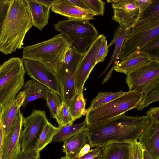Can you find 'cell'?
<instances>
[{
  "mask_svg": "<svg viewBox=\"0 0 159 159\" xmlns=\"http://www.w3.org/2000/svg\"><path fill=\"white\" fill-rule=\"evenodd\" d=\"M146 115H120L102 124L87 126L85 129L91 147H103L110 143L137 140L150 121Z\"/></svg>",
  "mask_w": 159,
  "mask_h": 159,
  "instance_id": "6da1fadb",
  "label": "cell"
},
{
  "mask_svg": "<svg viewBox=\"0 0 159 159\" xmlns=\"http://www.w3.org/2000/svg\"><path fill=\"white\" fill-rule=\"evenodd\" d=\"M33 26L26 0H10L0 39V51L8 54L21 49L25 35Z\"/></svg>",
  "mask_w": 159,
  "mask_h": 159,
  "instance_id": "7a4b0ae2",
  "label": "cell"
},
{
  "mask_svg": "<svg viewBox=\"0 0 159 159\" xmlns=\"http://www.w3.org/2000/svg\"><path fill=\"white\" fill-rule=\"evenodd\" d=\"M71 47L70 39L60 33L47 40L24 47L22 58L38 62L55 73Z\"/></svg>",
  "mask_w": 159,
  "mask_h": 159,
  "instance_id": "3957f363",
  "label": "cell"
},
{
  "mask_svg": "<svg viewBox=\"0 0 159 159\" xmlns=\"http://www.w3.org/2000/svg\"><path fill=\"white\" fill-rule=\"evenodd\" d=\"M143 95L141 91L129 90L106 104L92 109L86 110L85 120L87 126L102 124L137 108Z\"/></svg>",
  "mask_w": 159,
  "mask_h": 159,
  "instance_id": "277c9868",
  "label": "cell"
},
{
  "mask_svg": "<svg viewBox=\"0 0 159 159\" xmlns=\"http://www.w3.org/2000/svg\"><path fill=\"white\" fill-rule=\"evenodd\" d=\"M25 73L22 59L18 57L0 65V107L15 98L22 88Z\"/></svg>",
  "mask_w": 159,
  "mask_h": 159,
  "instance_id": "5b68a950",
  "label": "cell"
},
{
  "mask_svg": "<svg viewBox=\"0 0 159 159\" xmlns=\"http://www.w3.org/2000/svg\"><path fill=\"white\" fill-rule=\"evenodd\" d=\"M84 55L73 47L67 51L64 61L58 66L55 73L59 82L62 102L67 103L76 93L75 78L77 70Z\"/></svg>",
  "mask_w": 159,
  "mask_h": 159,
  "instance_id": "8992f818",
  "label": "cell"
},
{
  "mask_svg": "<svg viewBox=\"0 0 159 159\" xmlns=\"http://www.w3.org/2000/svg\"><path fill=\"white\" fill-rule=\"evenodd\" d=\"M129 90L139 91L146 95L159 87V61L152 60L126 74Z\"/></svg>",
  "mask_w": 159,
  "mask_h": 159,
  "instance_id": "52a82bcc",
  "label": "cell"
},
{
  "mask_svg": "<svg viewBox=\"0 0 159 159\" xmlns=\"http://www.w3.org/2000/svg\"><path fill=\"white\" fill-rule=\"evenodd\" d=\"M159 36V20L135 25L124 41L119 60L130 53L140 50L148 43Z\"/></svg>",
  "mask_w": 159,
  "mask_h": 159,
  "instance_id": "ba28073f",
  "label": "cell"
},
{
  "mask_svg": "<svg viewBox=\"0 0 159 159\" xmlns=\"http://www.w3.org/2000/svg\"><path fill=\"white\" fill-rule=\"evenodd\" d=\"M48 121L44 111L35 110L23 118L20 137L21 151L35 148V144L47 122Z\"/></svg>",
  "mask_w": 159,
  "mask_h": 159,
  "instance_id": "9c48e42d",
  "label": "cell"
},
{
  "mask_svg": "<svg viewBox=\"0 0 159 159\" xmlns=\"http://www.w3.org/2000/svg\"><path fill=\"white\" fill-rule=\"evenodd\" d=\"M53 26L57 31L64 34L72 42L95 39L98 35L94 26L88 20L68 19L60 21Z\"/></svg>",
  "mask_w": 159,
  "mask_h": 159,
  "instance_id": "30bf717a",
  "label": "cell"
},
{
  "mask_svg": "<svg viewBox=\"0 0 159 159\" xmlns=\"http://www.w3.org/2000/svg\"><path fill=\"white\" fill-rule=\"evenodd\" d=\"M103 34L98 35L83 56L77 70L75 78L76 92L82 95L84 84L96 65L95 58Z\"/></svg>",
  "mask_w": 159,
  "mask_h": 159,
  "instance_id": "8fae6325",
  "label": "cell"
},
{
  "mask_svg": "<svg viewBox=\"0 0 159 159\" xmlns=\"http://www.w3.org/2000/svg\"><path fill=\"white\" fill-rule=\"evenodd\" d=\"M113 9L112 19L119 26L131 29L136 24L140 16L139 8L134 0H107Z\"/></svg>",
  "mask_w": 159,
  "mask_h": 159,
  "instance_id": "7c38bea8",
  "label": "cell"
},
{
  "mask_svg": "<svg viewBox=\"0 0 159 159\" xmlns=\"http://www.w3.org/2000/svg\"><path fill=\"white\" fill-rule=\"evenodd\" d=\"M22 59L25 72L29 76L60 96L59 82L54 72L38 62Z\"/></svg>",
  "mask_w": 159,
  "mask_h": 159,
  "instance_id": "4fadbf2b",
  "label": "cell"
},
{
  "mask_svg": "<svg viewBox=\"0 0 159 159\" xmlns=\"http://www.w3.org/2000/svg\"><path fill=\"white\" fill-rule=\"evenodd\" d=\"M23 119L20 109L10 131L4 137L1 152L2 159H16L21 152L20 137L23 126Z\"/></svg>",
  "mask_w": 159,
  "mask_h": 159,
  "instance_id": "5bb4252c",
  "label": "cell"
},
{
  "mask_svg": "<svg viewBox=\"0 0 159 159\" xmlns=\"http://www.w3.org/2000/svg\"><path fill=\"white\" fill-rule=\"evenodd\" d=\"M52 11L64 16L68 19L89 21L93 19L97 14L90 9L80 8L70 2L69 0H58L51 7Z\"/></svg>",
  "mask_w": 159,
  "mask_h": 159,
  "instance_id": "9a60e30c",
  "label": "cell"
},
{
  "mask_svg": "<svg viewBox=\"0 0 159 159\" xmlns=\"http://www.w3.org/2000/svg\"><path fill=\"white\" fill-rule=\"evenodd\" d=\"M138 139L142 147L154 159H159V122L150 120Z\"/></svg>",
  "mask_w": 159,
  "mask_h": 159,
  "instance_id": "2e32d148",
  "label": "cell"
},
{
  "mask_svg": "<svg viewBox=\"0 0 159 159\" xmlns=\"http://www.w3.org/2000/svg\"><path fill=\"white\" fill-rule=\"evenodd\" d=\"M25 97V93L23 91H21L15 98L7 102L1 107L0 120L3 127L4 137L10 131Z\"/></svg>",
  "mask_w": 159,
  "mask_h": 159,
  "instance_id": "e0dca14e",
  "label": "cell"
},
{
  "mask_svg": "<svg viewBox=\"0 0 159 159\" xmlns=\"http://www.w3.org/2000/svg\"><path fill=\"white\" fill-rule=\"evenodd\" d=\"M152 60L149 56L141 50H137L124 59L114 62L113 70L116 72L127 74Z\"/></svg>",
  "mask_w": 159,
  "mask_h": 159,
  "instance_id": "ac0fdd59",
  "label": "cell"
},
{
  "mask_svg": "<svg viewBox=\"0 0 159 159\" xmlns=\"http://www.w3.org/2000/svg\"><path fill=\"white\" fill-rule=\"evenodd\" d=\"M25 97L22 105L25 107L30 102L36 99L42 98L47 100L49 91L50 90L35 80L31 79L27 80L22 88Z\"/></svg>",
  "mask_w": 159,
  "mask_h": 159,
  "instance_id": "d6986e66",
  "label": "cell"
},
{
  "mask_svg": "<svg viewBox=\"0 0 159 159\" xmlns=\"http://www.w3.org/2000/svg\"><path fill=\"white\" fill-rule=\"evenodd\" d=\"M26 1L31 15L33 26L41 30L48 22L50 8L36 0Z\"/></svg>",
  "mask_w": 159,
  "mask_h": 159,
  "instance_id": "ffe728a7",
  "label": "cell"
},
{
  "mask_svg": "<svg viewBox=\"0 0 159 159\" xmlns=\"http://www.w3.org/2000/svg\"><path fill=\"white\" fill-rule=\"evenodd\" d=\"M132 143H112L105 145L100 159H129Z\"/></svg>",
  "mask_w": 159,
  "mask_h": 159,
  "instance_id": "44dd1931",
  "label": "cell"
},
{
  "mask_svg": "<svg viewBox=\"0 0 159 159\" xmlns=\"http://www.w3.org/2000/svg\"><path fill=\"white\" fill-rule=\"evenodd\" d=\"M85 129L64 142L62 151L69 159L75 157L85 145L89 144Z\"/></svg>",
  "mask_w": 159,
  "mask_h": 159,
  "instance_id": "7402d4cb",
  "label": "cell"
},
{
  "mask_svg": "<svg viewBox=\"0 0 159 159\" xmlns=\"http://www.w3.org/2000/svg\"><path fill=\"white\" fill-rule=\"evenodd\" d=\"M131 30L119 25L115 31L112 40L108 45L109 47L115 44L114 51L107 66L100 76L103 75L111 64L119 60V56L124 41Z\"/></svg>",
  "mask_w": 159,
  "mask_h": 159,
  "instance_id": "603a6c76",
  "label": "cell"
},
{
  "mask_svg": "<svg viewBox=\"0 0 159 159\" xmlns=\"http://www.w3.org/2000/svg\"><path fill=\"white\" fill-rule=\"evenodd\" d=\"M60 129L53 137L54 142H63L84 130L87 127L85 121L76 124L59 126Z\"/></svg>",
  "mask_w": 159,
  "mask_h": 159,
  "instance_id": "cb8c5ba5",
  "label": "cell"
},
{
  "mask_svg": "<svg viewBox=\"0 0 159 159\" xmlns=\"http://www.w3.org/2000/svg\"><path fill=\"white\" fill-rule=\"evenodd\" d=\"M67 104L74 121L86 114V102L83 95L76 93Z\"/></svg>",
  "mask_w": 159,
  "mask_h": 159,
  "instance_id": "d4e9b609",
  "label": "cell"
},
{
  "mask_svg": "<svg viewBox=\"0 0 159 159\" xmlns=\"http://www.w3.org/2000/svg\"><path fill=\"white\" fill-rule=\"evenodd\" d=\"M60 127L53 126L48 121L43 130L35 146V149L40 152L53 141V137Z\"/></svg>",
  "mask_w": 159,
  "mask_h": 159,
  "instance_id": "484cf974",
  "label": "cell"
},
{
  "mask_svg": "<svg viewBox=\"0 0 159 159\" xmlns=\"http://www.w3.org/2000/svg\"><path fill=\"white\" fill-rule=\"evenodd\" d=\"M158 20H159V0H152V2L140 16L135 25Z\"/></svg>",
  "mask_w": 159,
  "mask_h": 159,
  "instance_id": "4316f807",
  "label": "cell"
},
{
  "mask_svg": "<svg viewBox=\"0 0 159 159\" xmlns=\"http://www.w3.org/2000/svg\"><path fill=\"white\" fill-rule=\"evenodd\" d=\"M124 93L121 91L116 92H100L92 101L89 107L87 110L92 109L106 104L123 95Z\"/></svg>",
  "mask_w": 159,
  "mask_h": 159,
  "instance_id": "83f0119b",
  "label": "cell"
},
{
  "mask_svg": "<svg viewBox=\"0 0 159 159\" xmlns=\"http://www.w3.org/2000/svg\"><path fill=\"white\" fill-rule=\"evenodd\" d=\"M46 101L47 105L50 109L51 116H53V118L56 119L62 107V101L60 96L50 90Z\"/></svg>",
  "mask_w": 159,
  "mask_h": 159,
  "instance_id": "f1b7e54d",
  "label": "cell"
},
{
  "mask_svg": "<svg viewBox=\"0 0 159 159\" xmlns=\"http://www.w3.org/2000/svg\"><path fill=\"white\" fill-rule=\"evenodd\" d=\"M152 60L159 59V36L152 39L141 49Z\"/></svg>",
  "mask_w": 159,
  "mask_h": 159,
  "instance_id": "f546056e",
  "label": "cell"
},
{
  "mask_svg": "<svg viewBox=\"0 0 159 159\" xmlns=\"http://www.w3.org/2000/svg\"><path fill=\"white\" fill-rule=\"evenodd\" d=\"M59 126L73 124L74 121L69 111L67 103L62 102V107L56 118Z\"/></svg>",
  "mask_w": 159,
  "mask_h": 159,
  "instance_id": "4dcf8cb0",
  "label": "cell"
},
{
  "mask_svg": "<svg viewBox=\"0 0 159 159\" xmlns=\"http://www.w3.org/2000/svg\"><path fill=\"white\" fill-rule=\"evenodd\" d=\"M159 100V87H157L143 98L137 107V111H141L151 104Z\"/></svg>",
  "mask_w": 159,
  "mask_h": 159,
  "instance_id": "1f68e13d",
  "label": "cell"
},
{
  "mask_svg": "<svg viewBox=\"0 0 159 159\" xmlns=\"http://www.w3.org/2000/svg\"><path fill=\"white\" fill-rule=\"evenodd\" d=\"M89 9L95 12L97 15L103 16L105 2L101 0H84Z\"/></svg>",
  "mask_w": 159,
  "mask_h": 159,
  "instance_id": "d6a6232c",
  "label": "cell"
},
{
  "mask_svg": "<svg viewBox=\"0 0 159 159\" xmlns=\"http://www.w3.org/2000/svg\"><path fill=\"white\" fill-rule=\"evenodd\" d=\"M109 46L105 36L98 48L95 58V64L103 62L109 51Z\"/></svg>",
  "mask_w": 159,
  "mask_h": 159,
  "instance_id": "836d02e7",
  "label": "cell"
},
{
  "mask_svg": "<svg viewBox=\"0 0 159 159\" xmlns=\"http://www.w3.org/2000/svg\"><path fill=\"white\" fill-rule=\"evenodd\" d=\"M10 4V0H0V39Z\"/></svg>",
  "mask_w": 159,
  "mask_h": 159,
  "instance_id": "e575fe53",
  "label": "cell"
},
{
  "mask_svg": "<svg viewBox=\"0 0 159 159\" xmlns=\"http://www.w3.org/2000/svg\"><path fill=\"white\" fill-rule=\"evenodd\" d=\"M143 150L142 144L137 140L132 143L129 159H143Z\"/></svg>",
  "mask_w": 159,
  "mask_h": 159,
  "instance_id": "d590c367",
  "label": "cell"
},
{
  "mask_svg": "<svg viewBox=\"0 0 159 159\" xmlns=\"http://www.w3.org/2000/svg\"><path fill=\"white\" fill-rule=\"evenodd\" d=\"M103 146L95 147L83 156L74 159H100L103 153Z\"/></svg>",
  "mask_w": 159,
  "mask_h": 159,
  "instance_id": "8d00e7d4",
  "label": "cell"
},
{
  "mask_svg": "<svg viewBox=\"0 0 159 159\" xmlns=\"http://www.w3.org/2000/svg\"><path fill=\"white\" fill-rule=\"evenodd\" d=\"M39 152L35 148L29 149L21 152L16 159H40Z\"/></svg>",
  "mask_w": 159,
  "mask_h": 159,
  "instance_id": "74e56055",
  "label": "cell"
},
{
  "mask_svg": "<svg viewBox=\"0 0 159 159\" xmlns=\"http://www.w3.org/2000/svg\"><path fill=\"white\" fill-rule=\"evenodd\" d=\"M146 116L150 119L159 122V107H152L149 109L146 112Z\"/></svg>",
  "mask_w": 159,
  "mask_h": 159,
  "instance_id": "f35d334b",
  "label": "cell"
},
{
  "mask_svg": "<svg viewBox=\"0 0 159 159\" xmlns=\"http://www.w3.org/2000/svg\"><path fill=\"white\" fill-rule=\"evenodd\" d=\"M152 0H134V2L140 10V16L152 2Z\"/></svg>",
  "mask_w": 159,
  "mask_h": 159,
  "instance_id": "ab89813d",
  "label": "cell"
},
{
  "mask_svg": "<svg viewBox=\"0 0 159 159\" xmlns=\"http://www.w3.org/2000/svg\"><path fill=\"white\" fill-rule=\"evenodd\" d=\"M91 147L89 144H86L82 148L78 153L72 159L79 158L87 154L90 151Z\"/></svg>",
  "mask_w": 159,
  "mask_h": 159,
  "instance_id": "60d3db41",
  "label": "cell"
},
{
  "mask_svg": "<svg viewBox=\"0 0 159 159\" xmlns=\"http://www.w3.org/2000/svg\"><path fill=\"white\" fill-rule=\"evenodd\" d=\"M69 0L72 3L80 8L85 9H90L84 0Z\"/></svg>",
  "mask_w": 159,
  "mask_h": 159,
  "instance_id": "b9f144b4",
  "label": "cell"
},
{
  "mask_svg": "<svg viewBox=\"0 0 159 159\" xmlns=\"http://www.w3.org/2000/svg\"><path fill=\"white\" fill-rule=\"evenodd\" d=\"M58 0H36L37 2L49 7L50 8L51 7L58 1Z\"/></svg>",
  "mask_w": 159,
  "mask_h": 159,
  "instance_id": "7bdbcfd3",
  "label": "cell"
},
{
  "mask_svg": "<svg viewBox=\"0 0 159 159\" xmlns=\"http://www.w3.org/2000/svg\"><path fill=\"white\" fill-rule=\"evenodd\" d=\"M4 135L3 129L1 122L0 121V154L1 153V150L3 143Z\"/></svg>",
  "mask_w": 159,
  "mask_h": 159,
  "instance_id": "ee69618b",
  "label": "cell"
},
{
  "mask_svg": "<svg viewBox=\"0 0 159 159\" xmlns=\"http://www.w3.org/2000/svg\"><path fill=\"white\" fill-rule=\"evenodd\" d=\"M143 159H154L146 151L143 147Z\"/></svg>",
  "mask_w": 159,
  "mask_h": 159,
  "instance_id": "f6af8a7d",
  "label": "cell"
},
{
  "mask_svg": "<svg viewBox=\"0 0 159 159\" xmlns=\"http://www.w3.org/2000/svg\"><path fill=\"white\" fill-rule=\"evenodd\" d=\"M60 159H69L68 157L66 155L65 156L62 157Z\"/></svg>",
  "mask_w": 159,
  "mask_h": 159,
  "instance_id": "bcb514c9",
  "label": "cell"
},
{
  "mask_svg": "<svg viewBox=\"0 0 159 159\" xmlns=\"http://www.w3.org/2000/svg\"><path fill=\"white\" fill-rule=\"evenodd\" d=\"M1 107H0V119H1Z\"/></svg>",
  "mask_w": 159,
  "mask_h": 159,
  "instance_id": "7dc6e473",
  "label": "cell"
},
{
  "mask_svg": "<svg viewBox=\"0 0 159 159\" xmlns=\"http://www.w3.org/2000/svg\"><path fill=\"white\" fill-rule=\"evenodd\" d=\"M0 159H2L1 154H0Z\"/></svg>",
  "mask_w": 159,
  "mask_h": 159,
  "instance_id": "c3c4849f",
  "label": "cell"
}]
</instances>
